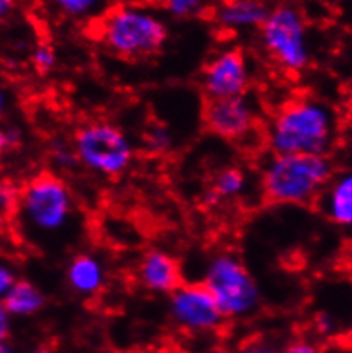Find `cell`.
<instances>
[{
    "label": "cell",
    "mask_w": 352,
    "mask_h": 353,
    "mask_svg": "<svg viewBox=\"0 0 352 353\" xmlns=\"http://www.w3.org/2000/svg\"><path fill=\"white\" fill-rule=\"evenodd\" d=\"M75 159L88 171L117 178L134 161V143L127 133L110 121H91L77 130L72 143Z\"/></svg>",
    "instance_id": "8992f818"
},
{
    "label": "cell",
    "mask_w": 352,
    "mask_h": 353,
    "mask_svg": "<svg viewBox=\"0 0 352 353\" xmlns=\"http://www.w3.org/2000/svg\"><path fill=\"white\" fill-rule=\"evenodd\" d=\"M211 0H163V7L175 19H192L202 16Z\"/></svg>",
    "instance_id": "ac0fdd59"
},
{
    "label": "cell",
    "mask_w": 352,
    "mask_h": 353,
    "mask_svg": "<svg viewBox=\"0 0 352 353\" xmlns=\"http://www.w3.org/2000/svg\"><path fill=\"white\" fill-rule=\"evenodd\" d=\"M206 127L215 137L224 140H242L253 132L257 123L255 104L245 96L209 99L204 111Z\"/></svg>",
    "instance_id": "30bf717a"
},
{
    "label": "cell",
    "mask_w": 352,
    "mask_h": 353,
    "mask_svg": "<svg viewBox=\"0 0 352 353\" xmlns=\"http://www.w3.org/2000/svg\"><path fill=\"white\" fill-rule=\"evenodd\" d=\"M6 222H7V214H6V212L0 210V230L6 227Z\"/></svg>",
    "instance_id": "d6a6232c"
},
{
    "label": "cell",
    "mask_w": 352,
    "mask_h": 353,
    "mask_svg": "<svg viewBox=\"0 0 352 353\" xmlns=\"http://www.w3.org/2000/svg\"><path fill=\"white\" fill-rule=\"evenodd\" d=\"M279 353H318V348L310 341H294Z\"/></svg>",
    "instance_id": "484cf974"
},
{
    "label": "cell",
    "mask_w": 352,
    "mask_h": 353,
    "mask_svg": "<svg viewBox=\"0 0 352 353\" xmlns=\"http://www.w3.org/2000/svg\"><path fill=\"white\" fill-rule=\"evenodd\" d=\"M53 159L60 168H69L72 162H77L74 150L69 149V147H57V150L53 152Z\"/></svg>",
    "instance_id": "d4e9b609"
},
{
    "label": "cell",
    "mask_w": 352,
    "mask_h": 353,
    "mask_svg": "<svg viewBox=\"0 0 352 353\" xmlns=\"http://www.w3.org/2000/svg\"><path fill=\"white\" fill-rule=\"evenodd\" d=\"M17 212L23 225L36 236H57L74 217V194L55 174H39L19 194Z\"/></svg>",
    "instance_id": "277c9868"
},
{
    "label": "cell",
    "mask_w": 352,
    "mask_h": 353,
    "mask_svg": "<svg viewBox=\"0 0 352 353\" xmlns=\"http://www.w3.org/2000/svg\"><path fill=\"white\" fill-rule=\"evenodd\" d=\"M31 59H33L35 67L38 68L39 72H43V74H46V72H50L53 67H55L57 53L52 46L43 43V45H38L33 50V55H31Z\"/></svg>",
    "instance_id": "d6986e66"
},
{
    "label": "cell",
    "mask_w": 352,
    "mask_h": 353,
    "mask_svg": "<svg viewBox=\"0 0 352 353\" xmlns=\"http://www.w3.org/2000/svg\"><path fill=\"white\" fill-rule=\"evenodd\" d=\"M268 9L264 0H224L215 9V21L226 31L260 30Z\"/></svg>",
    "instance_id": "7c38bea8"
},
{
    "label": "cell",
    "mask_w": 352,
    "mask_h": 353,
    "mask_svg": "<svg viewBox=\"0 0 352 353\" xmlns=\"http://www.w3.org/2000/svg\"><path fill=\"white\" fill-rule=\"evenodd\" d=\"M16 273L10 268L9 263H6L3 259H0V302L3 301V297L7 295V292L10 290V287L16 282Z\"/></svg>",
    "instance_id": "603a6c76"
},
{
    "label": "cell",
    "mask_w": 352,
    "mask_h": 353,
    "mask_svg": "<svg viewBox=\"0 0 352 353\" xmlns=\"http://www.w3.org/2000/svg\"><path fill=\"white\" fill-rule=\"evenodd\" d=\"M251 82L246 55L238 48L219 52L202 74V89L209 99L245 96Z\"/></svg>",
    "instance_id": "9c48e42d"
},
{
    "label": "cell",
    "mask_w": 352,
    "mask_h": 353,
    "mask_svg": "<svg viewBox=\"0 0 352 353\" xmlns=\"http://www.w3.org/2000/svg\"><path fill=\"white\" fill-rule=\"evenodd\" d=\"M57 10H60L66 16L74 17V19H82V17L92 16L98 12L106 0H50Z\"/></svg>",
    "instance_id": "e0dca14e"
},
{
    "label": "cell",
    "mask_w": 352,
    "mask_h": 353,
    "mask_svg": "<svg viewBox=\"0 0 352 353\" xmlns=\"http://www.w3.org/2000/svg\"><path fill=\"white\" fill-rule=\"evenodd\" d=\"M7 103H9V97H7L6 89L0 85V120H2L3 113H6V110H7Z\"/></svg>",
    "instance_id": "f546056e"
},
{
    "label": "cell",
    "mask_w": 352,
    "mask_h": 353,
    "mask_svg": "<svg viewBox=\"0 0 352 353\" xmlns=\"http://www.w3.org/2000/svg\"><path fill=\"white\" fill-rule=\"evenodd\" d=\"M333 162L320 154H274L262 171V190L275 205H308L315 201L330 179Z\"/></svg>",
    "instance_id": "7a4b0ae2"
},
{
    "label": "cell",
    "mask_w": 352,
    "mask_h": 353,
    "mask_svg": "<svg viewBox=\"0 0 352 353\" xmlns=\"http://www.w3.org/2000/svg\"><path fill=\"white\" fill-rule=\"evenodd\" d=\"M246 176L239 168H224L217 172L212 183L211 192L215 194L217 200H231V198L242 196L246 192Z\"/></svg>",
    "instance_id": "2e32d148"
},
{
    "label": "cell",
    "mask_w": 352,
    "mask_h": 353,
    "mask_svg": "<svg viewBox=\"0 0 352 353\" xmlns=\"http://www.w3.org/2000/svg\"><path fill=\"white\" fill-rule=\"evenodd\" d=\"M16 9V0H0V21L7 19Z\"/></svg>",
    "instance_id": "83f0119b"
},
{
    "label": "cell",
    "mask_w": 352,
    "mask_h": 353,
    "mask_svg": "<svg viewBox=\"0 0 352 353\" xmlns=\"http://www.w3.org/2000/svg\"><path fill=\"white\" fill-rule=\"evenodd\" d=\"M317 324L320 326V331H323V333H330V331H332L333 321L332 318H329V316H320Z\"/></svg>",
    "instance_id": "f1b7e54d"
},
{
    "label": "cell",
    "mask_w": 352,
    "mask_h": 353,
    "mask_svg": "<svg viewBox=\"0 0 352 353\" xmlns=\"http://www.w3.org/2000/svg\"><path fill=\"white\" fill-rule=\"evenodd\" d=\"M30 353H53V352L46 347H38V348H35V350H31Z\"/></svg>",
    "instance_id": "836d02e7"
},
{
    "label": "cell",
    "mask_w": 352,
    "mask_h": 353,
    "mask_svg": "<svg viewBox=\"0 0 352 353\" xmlns=\"http://www.w3.org/2000/svg\"><path fill=\"white\" fill-rule=\"evenodd\" d=\"M170 31L156 10L141 3H121L106 14L99 26L101 43L127 60L146 59L163 48Z\"/></svg>",
    "instance_id": "3957f363"
},
{
    "label": "cell",
    "mask_w": 352,
    "mask_h": 353,
    "mask_svg": "<svg viewBox=\"0 0 352 353\" xmlns=\"http://www.w3.org/2000/svg\"><path fill=\"white\" fill-rule=\"evenodd\" d=\"M17 200H19V194L16 188L9 183H0V210L9 214L17 207Z\"/></svg>",
    "instance_id": "44dd1931"
},
{
    "label": "cell",
    "mask_w": 352,
    "mask_h": 353,
    "mask_svg": "<svg viewBox=\"0 0 352 353\" xmlns=\"http://www.w3.org/2000/svg\"><path fill=\"white\" fill-rule=\"evenodd\" d=\"M171 145V137L166 128L156 127L147 133V147L150 152H164Z\"/></svg>",
    "instance_id": "ffe728a7"
},
{
    "label": "cell",
    "mask_w": 352,
    "mask_h": 353,
    "mask_svg": "<svg viewBox=\"0 0 352 353\" xmlns=\"http://www.w3.org/2000/svg\"><path fill=\"white\" fill-rule=\"evenodd\" d=\"M236 353H279L274 347L267 343H248L242 350Z\"/></svg>",
    "instance_id": "4316f807"
},
{
    "label": "cell",
    "mask_w": 352,
    "mask_h": 353,
    "mask_svg": "<svg viewBox=\"0 0 352 353\" xmlns=\"http://www.w3.org/2000/svg\"><path fill=\"white\" fill-rule=\"evenodd\" d=\"M204 353H236V352L231 350L229 347H226V345H214V347L207 348Z\"/></svg>",
    "instance_id": "4dcf8cb0"
},
{
    "label": "cell",
    "mask_w": 352,
    "mask_h": 353,
    "mask_svg": "<svg viewBox=\"0 0 352 353\" xmlns=\"http://www.w3.org/2000/svg\"><path fill=\"white\" fill-rule=\"evenodd\" d=\"M260 39L268 57L286 72L297 74L311 62L310 31L297 7L284 3L271 9L260 26Z\"/></svg>",
    "instance_id": "52a82bcc"
},
{
    "label": "cell",
    "mask_w": 352,
    "mask_h": 353,
    "mask_svg": "<svg viewBox=\"0 0 352 353\" xmlns=\"http://www.w3.org/2000/svg\"><path fill=\"white\" fill-rule=\"evenodd\" d=\"M67 283L72 290L82 297L99 294L106 283V270L103 261L95 254H77L67 266Z\"/></svg>",
    "instance_id": "4fadbf2b"
},
{
    "label": "cell",
    "mask_w": 352,
    "mask_h": 353,
    "mask_svg": "<svg viewBox=\"0 0 352 353\" xmlns=\"http://www.w3.org/2000/svg\"><path fill=\"white\" fill-rule=\"evenodd\" d=\"M323 210L333 224L349 227L352 224V176L342 172L330 179L323 190Z\"/></svg>",
    "instance_id": "5bb4252c"
},
{
    "label": "cell",
    "mask_w": 352,
    "mask_h": 353,
    "mask_svg": "<svg viewBox=\"0 0 352 353\" xmlns=\"http://www.w3.org/2000/svg\"><path fill=\"white\" fill-rule=\"evenodd\" d=\"M45 294L28 280H16L2 301L10 318H33L45 309Z\"/></svg>",
    "instance_id": "9a60e30c"
},
{
    "label": "cell",
    "mask_w": 352,
    "mask_h": 353,
    "mask_svg": "<svg viewBox=\"0 0 352 353\" xmlns=\"http://www.w3.org/2000/svg\"><path fill=\"white\" fill-rule=\"evenodd\" d=\"M10 327H12V318H10L9 312L6 311V307L0 302V345L7 343L10 336Z\"/></svg>",
    "instance_id": "cb8c5ba5"
},
{
    "label": "cell",
    "mask_w": 352,
    "mask_h": 353,
    "mask_svg": "<svg viewBox=\"0 0 352 353\" xmlns=\"http://www.w3.org/2000/svg\"><path fill=\"white\" fill-rule=\"evenodd\" d=\"M202 283L224 319L248 318L260 305V287L245 263L235 254L219 253L212 256L204 270Z\"/></svg>",
    "instance_id": "5b68a950"
},
{
    "label": "cell",
    "mask_w": 352,
    "mask_h": 353,
    "mask_svg": "<svg viewBox=\"0 0 352 353\" xmlns=\"http://www.w3.org/2000/svg\"><path fill=\"white\" fill-rule=\"evenodd\" d=\"M318 2L325 3V6H337V3H339L340 0H318Z\"/></svg>",
    "instance_id": "e575fe53"
},
{
    "label": "cell",
    "mask_w": 352,
    "mask_h": 353,
    "mask_svg": "<svg viewBox=\"0 0 352 353\" xmlns=\"http://www.w3.org/2000/svg\"><path fill=\"white\" fill-rule=\"evenodd\" d=\"M19 140L21 135L17 130L0 127V161H2V157L6 156L10 149H14V147L19 143Z\"/></svg>",
    "instance_id": "7402d4cb"
},
{
    "label": "cell",
    "mask_w": 352,
    "mask_h": 353,
    "mask_svg": "<svg viewBox=\"0 0 352 353\" xmlns=\"http://www.w3.org/2000/svg\"><path fill=\"white\" fill-rule=\"evenodd\" d=\"M337 137V114L317 97H296L274 114L267 140L274 154L329 156Z\"/></svg>",
    "instance_id": "6da1fadb"
},
{
    "label": "cell",
    "mask_w": 352,
    "mask_h": 353,
    "mask_svg": "<svg viewBox=\"0 0 352 353\" xmlns=\"http://www.w3.org/2000/svg\"><path fill=\"white\" fill-rule=\"evenodd\" d=\"M137 275L147 290L161 295H170L183 283L182 266L163 250L147 251L139 263Z\"/></svg>",
    "instance_id": "8fae6325"
},
{
    "label": "cell",
    "mask_w": 352,
    "mask_h": 353,
    "mask_svg": "<svg viewBox=\"0 0 352 353\" xmlns=\"http://www.w3.org/2000/svg\"><path fill=\"white\" fill-rule=\"evenodd\" d=\"M0 353H17V352L14 350L9 343H6V345H0Z\"/></svg>",
    "instance_id": "1f68e13d"
},
{
    "label": "cell",
    "mask_w": 352,
    "mask_h": 353,
    "mask_svg": "<svg viewBox=\"0 0 352 353\" xmlns=\"http://www.w3.org/2000/svg\"><path fill=\"white\" fill-rule=\"evenodd\" d=\"M170 318L178 327L195 334L212 333L224 324V316L204 283L183 282L171 292Z\"/></svg>",
    "instance_id": "ba28073f"
}]
</instances>
